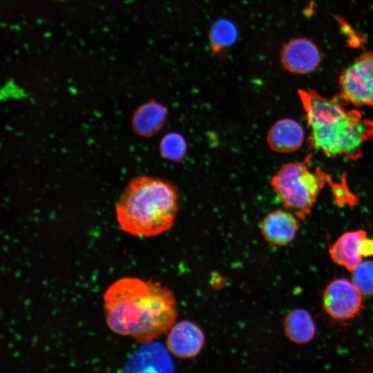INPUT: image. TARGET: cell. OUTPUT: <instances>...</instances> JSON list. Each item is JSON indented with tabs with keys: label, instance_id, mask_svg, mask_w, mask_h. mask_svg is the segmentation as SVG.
<instances>
[{
	"label": "cell",
	"instance_id": "4fadbf2b",
	"mask_svg": "<svg viewBox=\"0 0 373 373\" xmlns=\"http://www.w3.org/2000/svg\"><path fill=\"white\" fill-rule=\"evenodd\" d=\"M283 325L287 337L297 344L309 343L316 333L313 318L307 311L303 309H296L288 313Z\"/></svg>",
	"mask_w": 373,
	"mask_h": 373
},
{
	"label": "cell",
	"instance_id": "30bf717a",
	"mask_svg": "<svg viewBox=\"0 0 373 373\" xmlns=\"http://www.w3.org/2000/svg\"><path fill=\"white\" fill-rule=\"evenodd\" d=\"M299 223L289 212L275 210L263 218L260 231L265 240L276 246H284L291 242L298 231Z\"/></svg>",
	"mask_w": 373,
	"mask_h": 373
},
{
	"label": "cell",
	"instance_id": "277c9868",
	"mask_svg": "<svg viewBox=\"0 0 373 373\" xmlns=\"http://www.w3.org/2000/svg\"><path fill=\"white\" fill-rule=\"evenodd\" d=\"M326 179L323 172L313 171L305 161L294 162L280 167L271 185L283 206L304 220L310 214Z\"/></svg>",
	"mask_w": 373,
	"mask_h": 373
},
{
	"label": "cell",
	"instance_id": "52a82bcc",
	"mask_svg": "<svg viewBox=\"0 0 373 373\" xmlns=\"http://www.w3.org/2000/svg\"><path fill=\"white\" fill-rule=\"evenodd\" d=\"M329 253L336 265L352 271L365 258L373 256V238L361 229L347 231L332 244Z\"/></svg>",
	"mask_w": 373,
	"mask_h": 373
},
{
	"label": "cell",
	"instance_id": "7a4b0ae2",
	"mask_svg": "<svg viewBox=\"0 0 373 373\" xmlns=\"http://www.w3.org/2000/svg\"><path fill=\"white\" fill-rule=\"evenodd\" d=\"M298 95L311 146L328 157L358 159L364 144L373 137V121L347 108L339 96L328 98L312 90H299Z\"/></svg>",
	"mask_w": 373,
	"mask_h": 373
},
{
	"label": "cell",
	"instance_id": "9a60e30c",
	"mask_svg": "<svg viewBox=\"0 0 373 373\" xmlns=\"http://www.w3.org/2000/svg\"><path fill=\"white\" fill-rule=\"evenodd\" d=\"M161 155L167 160L180 162L187 152V144L184 137L175 132L165 135L160 144Z\"/></svg>",
	"mask_w": 373,
	"mask_h": 373
},
{
	"label": "cell",
	"instance_id": "2e32d148",
	"mask_svg": "<svg viewBox=\"0 0 373 373\" xmlns=\"http://www.w3.org/2000/svg\"><path fill=\"white\" fill-rule=\"evenodd\" d=\"M352 272V282L361 293L373 295V262L363 261Z\"/></svg>",
	"mask_w": 373,
	"mask_h": 373
},
{
	"label": "cell",
	"instance_id": "8992f818",
	"mask_svg": "<svg viewBox=\"0 0 373 373\" xmlns=\"http://www.w3.org/2000/svg\"><path fill=\"white\" fill-rule=\"evenodd\" d=\"M362 294L352 281L345 278L335 279L324 291V309L336 320L352 318L357 316L363 308Z\"/></svg>",
	"mask_w": 373,
	"mask_h": 373
},
{
	"label": "cell",
	"instance_id": "3957f363",
	"mask_svg": "<svg viewBox=\"0 0 373 373\" xmlns=\"http://www.w3.org/2000/svg\"><path fill=\"white\" fill-rule=\"evenodd\" d=\"M179 206L176 187L162 179L134 178L116 206L121 229L137 236L151 237L168 231L173 224Z\"/></svg>",
	"mask_w": 373,
	"mask_h": 373
},
{
	"label": "cell",
	"instance_id": "7c38bea8",
	"mask_svg": "<svg viewBox=\"0 0 373 373\" xmlns=\"http://www.w3.org/2000/svg\"><path fill=\"white\" fill-rule=\"evenodd\" d=\"M168 115L166 107L151 100L142 105L134 113L133 127L140 135L151 137L164 126Z\"/></svg>",
	"mask_w": 373,
	"mask_h": 373
},
{
	"label": "cell",
	"instance_id": "9c48e42d",
	"mask_svg": "<svg viewBox=\"0 0 373 373\" xmlns=\"http://www.w3.org/2000/svg\"><path fill=\"white\" fill-rule=\"evenodd\" d=\"M204 344L202 330L194 323L182 321L172 326L167 336L169 350L180 358L195 356Z\"/></svg>",
	"mask_w": 373,
	"mask_h": 373
},
{
	"label": "cell",
	"instance_id": "5bb4252c",
	"mask_svg": "<svg viewBox=\"0 0 373 373\" xmlns=\"http://www.w3.org/2000/svg\"><path fill=\"white\" fill-rule=\"evenodd\" d=\"M238 32L236 26L227 19L215 22L209 32L211 48L215 52L231 46L236 40Z\"/></svg>",
	"mask_w": 373,
	"mask_h": 373
},
{
	"label": "cell",
	"instance_id": "6da1fadb",
	"mask_svg": "<svg viewBox=\"0 0 373 373\" xmlns=\"http://www.w3.org/2000/svg\"><path fill=\"white\" fill-rule=\"evenodd\" d=\"M106 321L115 333L146 343L174 325L176 302L173 292L157 282L122 278L104 296Z\"/></svg>",
	"mask_w": 373,
	"mask_h": 373
},
{
	"label": "cell",
	"instance_id": "ba28073f",
	"mask_svg": "<svg viewBox=\"0 0 373 373\" xmlns=\"http://www.w3.org/2000/svg\"><path fill=\"white\" fill-rule=\"evenodd\" d=\"M283 66L289 72L305 75L315 70L321 56L317 46L306 38H297L288 41L280 55Z\"/></svg>",
	"mask_w": 373,
	"mask_h": 373
},
{
	"label": "cell",
	"instance_id": "8fae6325",
	"mask_svg": "<svg viewBox=\"0 0 373 373\" xmlns=\"http://www.w3.org/2000/svg\"><path fill=\"white\" fill-rule=\"evenodd\" d=\"M305 140V131L296 120L284 118L276 122L267 135L269 148L278 153H289L298 150Z\"/></svg>",
	"mask_w": 373,
	"mask_h": 373
},
{
	"label": "cell",
	"instance_id": "5b68a950",
	"mask_svg": "<svg viewBox=\"0 0 373 373\" xmlns=\"http://www.w3.org/2000/svg\"><path fill=\"white\" fill-rule=\"evenodd\" d=\"M338 82V96L346 104L373 107V52L356 58L341 73Z\"/></svg>",
	"mask_w": 373,
	"mask_h": 373
}]
</instances>
